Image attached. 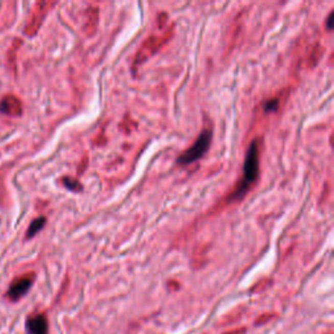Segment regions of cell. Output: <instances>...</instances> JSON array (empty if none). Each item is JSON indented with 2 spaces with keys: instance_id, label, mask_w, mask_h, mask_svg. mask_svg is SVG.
<instances>
[{
  "instance_id": "obj_9",
  "label": "cell",
  "mask_w": 334,
  "mask_h": 334,
  "mask_svg": "<svg viewBox=\"0 0 334 334\" xmlns=\"http://www.w3.org/2000/svg\"><path fill=\"white\" fill-rule=\"evenodd\" d=\"M63 184L67 187L68 189H72V191L75 192H80L82 189L81 183H80L79 181H76V179H72V177H64Z\"/></svg>"
},
{
  "instance_id": "obj_2",
  "label": "cell",
  "mask_w": 334,
  "mask_h": 334,
  "mask_svg": "<svg viewBox=\"0 0 334 334\" xmlns=\"http://www.w3.org/2000/svg\"><path fill=\"white\" fill-rule=\"evenodd\" d=\"M210 143H212V129L207 128V129H204L201 132L200 136L197 137L195 143L192 144L191 148L187 149L186 151H183L179 155L177 163L179 165H189V163H193L195 161L200 160L204 154L208 151Z\"/></svg>"
},
{
  "instance_id": "obj_7",
  "label": "cell",
  "mask_w": 334,
  "mask_h": 334,
  "mask_svg": "<svg viewBox=\"0 0 334 334\" xmlns=\"http://www.w3.org/2000/svg\"><path fill=\"white\" fill-rule=\"evenodd\" d=\"M27 329L29 334H47V329H49L47 319L43 315H35L28 320Z\"/></svg>"
},
{
  "instance_id": "obj_8",
  "label": "cell",
  "mask_w": 334,
  "mask_h": 334,
  "mask_svg": "<svg viewBox=\"0 0 334 334\" xmlns=\"http://www.w3.org/2000/svg\"><path fill=\"white\" fill-rule=\"evenodd\" d=\"M44 225H46V218H44V217H38V218H35L34 221H33L32 224H30L29 230H28V233H27V238L28 239L33 238V236H34L35 234H38V233H39V231H41L42 229H43Z\"/></svg>"
},
{
  "instance_id": "obj_10",
  "label": "cell",
  "mask_w": 334,
  "mask_h": 334,
  "mask_svg": "<svg viewBox=\"0 0 334 334\" xmlns=\"http://www.w3.org/2000/svg\"><path fill=\"white\" fill-rule=\"evenodd\" d=\"M277 107H278V101H277V99H273V101L268 102L266 106H265V110L274 111V110H277Z\"/></svg>"
},
{
  "instance_id": "obj_6",
  "label": "cell",
  "mask_w": 334,
  "mask_h": 334,
  "mask_svg": "<svg viewBox=\"0 0 334 334\" xmlns=\"http://www.w3.org/2000/svg\"><path fill=\"white\" fill-rule=\"evenodd\" d=\"M0 110L11 117H18L23 113V103L15 96H6L0 101Z\"/></svg>"
},
{
  "instance_id": "obj_1",
  "label": "cell",
  "mask_w": 334,
  "mask_h": 334,
  "mask_svg": "<svg viewBox=\"0 0 334 334\" xmlns=\"http://www.w3.org/2000/svg\"><path fill=\"white\" fill-rule=\"evenodd\" d=\"M260 146L259 140L256 139L251 143L250 148H248L247 154H246V161H244V169H243V179L238 183L233 193L229 196V201L241 200L246 193L248 192L250 187L257 181L259 177V165H260Z\"/></svg>"
},
{
  "instance_id": "obj_5",
  "label": "cell",
  "mask_w": 334,
  "mask_h": 334,
  "mask_svg": "<svg viewBox=\"0 0 334 334\" xmlns=\"http://www.w3.org/2000/svg\"><path fill=\"white\" fill-rule=\"evenodd\" d=\"M33 281H34V274H24V276L18 277L15 281L12 282L8 290V297L11 300H18L29 291L32 287Z\"/></svg>"
},
{
  "instance_id": "obj_4",
  "label": "cell",
  "mask_w": 334,
  "mask_h": 334,
  "mask_svg": "<svg viewBox=\"0 0 334 334\" xmlns=\"http://www.w3.org/2000/svg\"><path fill=\"white\" fill-rule=\"evenodd\" d=\"M55 6L54 2H38L37 4L33 8L32 13H30V17L28 20L27 27H25V34L28 37H33L38 33L39 28L42 27L43 24V20L46 18L47 13L50 12V9Z\"/></svg>"
},
{
  "instance_id": "obj_11",
  "label": "cell",
  "mask_w": 334,
  "mask_h": 334,
  "mask_svg": "<svg viewBox=\"0 0 334 334\" xmlns=\"http://www.w3.org/2000/svg\"><path fill=\"white\" fill-rule=\"evenodd\" d=\"M333 17H334V11H331L330 15H329V17H328V23H326V28H328L329 30L333 28Z\"/></svg>"
},
{
  "instance_id": "obj_3",
  "label": "cell",
  "mask_w": 334,
  "mask_h": 334,
  "mask_svg": "<svg viewBox=\"0 0 334 334\" xmlns=\"http://www.w3.org/2000/svg\"><path fill=\"white\" fill-rule=\"evenodd\" d=\"M171 34H172V32L171 30H169V33H165V34L161 35V37L153 35V37L148 38V39L144 42L143 46L140 47V50L137 51L136 56H135V60H133L135 67H136V65H140V64H143L146 59H149L151 55H153V54L157 53L158 50H160L161 47L166 43V42L169 41L170 37H171Z\"/></svg>"
}]
</instances>
